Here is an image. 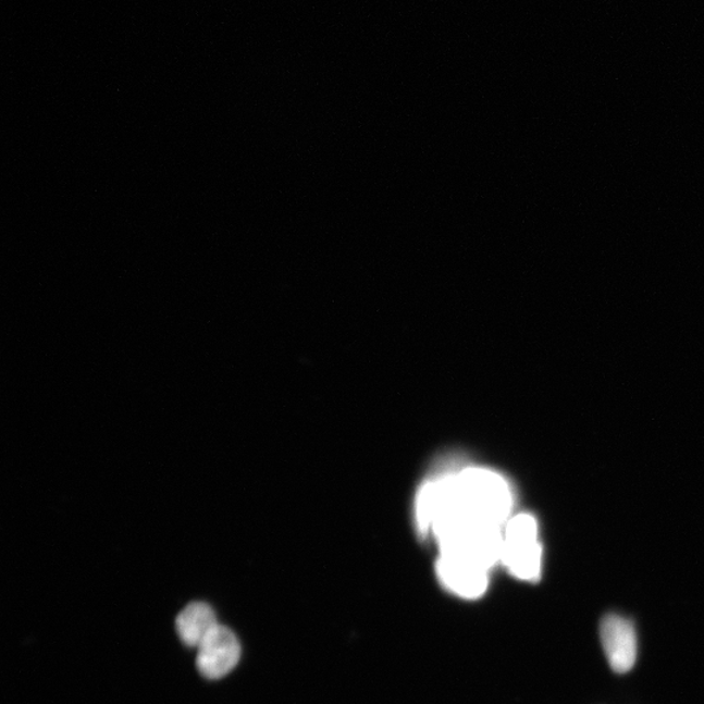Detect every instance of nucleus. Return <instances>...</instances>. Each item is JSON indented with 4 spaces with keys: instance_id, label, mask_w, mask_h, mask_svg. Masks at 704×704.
I'll list each match as a JSON object with an SVG mask.
<instances>
[{
    "instance_id": "obj_1",
    "label": "nucleus",
    "mask_w": 704,
    "mask_h": 704,
    "mask_svg": "<svg viewBox=\"0 0 704 704\" xmlns=\"http://www.w3.org/2000/svg\"><path fill=\"white\" fill-rule=\"evenodd\" d=\"M502 564L521 581L535 582L541 578L543 547L534 516L523 512L505 524Z\"/></svg>"
},
{
    "instance_id": "obj_2",
    "label": "nucleus",
    "mask_w": 704,
    "mask_h": 704,
    "mask_svg": "<svg viewBox=\"0 0 704 704\" xmlns=\"http://www.w3.org/2000/svg\"><path fill=\"white\" fill-rule=\"evenodd\" d=\"M197 650V669L209 680L222 679L232 672L240 659L238 638L220 623L203 638Z\"/></svg>"
},
{
    "instance_id": "obj_3",
    "label": "nucleus",
    "mask_w": 704,
    "mask_h": 704,
    "mask_svg": "<svg viewBox=\"0 0 704 704\" xmlns=\"http://www.w3.org/2000/svg\"><path fill=\"white\" fill-rule=\"evenodd\" d=\"M436 570L444 588L467 601L483 596L489 589L491 570L462 558L440 555Z\"/></svg>"
},
{
    "instance_id": "obj_4",
    "label": "nucleus",
    "mask_w": 704,
    "mask_h": 704,
    "mask_svg": "<svg viewBox=\"0 0 704 704\" xmlns=\"http://www.w3.org/2000/svg\"><path fill=\"white\" fill-rule=\"evenodd\" d=\"M602 643L612 669L628 674L637 660V635L633 623L617 615L604 617Z\"/></svg>"
},
{
    "instance_id": "obj_5",
    "label": "nucleus",
    "mask_w": 704,
    "mask_h": 704,
    "mask_svg": "<svg viewBox=\"0 0 704 704\" xmlns=\"http://www.w3.org/2000/svg\"><path fill=\"white\" fill-rule=\"evenodd\" d=\"M219 622L214 610L207 603H193L187 605L176 618V630L184 644L189 647H199L210 631Z\"/></svg>"
}]
</instances>
